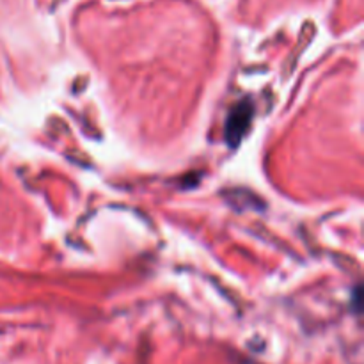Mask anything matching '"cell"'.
Returning a JSON list of instances; mask_svg holds the SVG:
<instances>
[{
	"mask_svg": "<svg viewBox=\"0 0 364 364\" xmlns=\"http://www.w3.org/2000/svg\"><path fill=\"white\" fill-rule=\"evenodd\" d=\"M249 119H251V107L247 103H240L238 109H235L233 116L230 117L228 121V130H226V137L230 141V144H235L238 142V139L244 135L245 128H247Z\"/></svg>",
	"mask_w": 364,
	"mask_h": 364,
	"instance_id": "obj_1",
	"label": "cell"
}]
</instances>
